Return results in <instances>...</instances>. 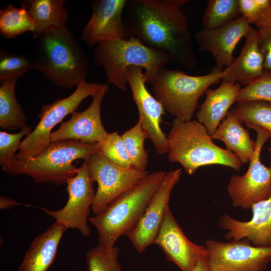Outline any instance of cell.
<instances>
[{
  "mask_svg": "<svg viewBox=\"0 0 271 271\" xmlns=\"http://www.w3.org/2000/svg\"><path fill=\"white\" fill-rule=\"evenodd\" d=\"M188 0H127L123 21L129 36L169 54L173 61L192 70L197 61L188 19L180 7Z\"/></svg>",
  "mask_w": 271,
  "mask_h": 271,
  "instance_id": "1",
  "label": "cell"
},
{
  "mask_svg": "<svg viewBox=\"0 0 271 271\" xmlns=\"http://www.w3.org/2000/svg\"><path fill=\"white\" fill-rule=\"evenodd\" d=\"M36 39L31 55L34 69L62 87L71 88L85 80L88 56L67 26L47 31Z\"/></svg>",
  "mask_w": 271,
  "mask_h": 271,
  "instance_id": "2",
  "label": "cell"
},
{
  "mask_svg": "<svg viewBox=\"0 0 271 271\" xmlns=\"http://www.w3.org/2000/svg\"><path fill=\"white\" fill-rule=\"evenodd\" d=\"M172 62L173 59L169 54L151 48L133 36L126 40L100 42L93 55V64L103 68L108 83L121 91L126 89L125 73L128 67H142L146 83L153 85Z\"/></svg>",
  "mask_w": 271,
  "mask_h": 271,
  "instance_id": "3",
  "label": "cell"
},
{
  "mask_svg": "<svg viewBox=\"0 0 271 271\" xmlns=\"http://www.w3.org/2000/svg\"><path fill=\"white\" fill-rule=\"evenodd\" d=\"M167 137L169 161L179 163L189 175L207 165H223L237 171L241 168L237 156L215 145L205 127L196 119L175 118Z\"/></svg>",
  "mask_w": 271,
  "mask_h": 271,
  "instance_id": "4",
  "label": "cell"
},
{
  "mask_svg": "<svg viewBox=\"0 0 271 271\" xmlns=\"http://www.w3.org/2000/svg\"><path fill=\"white\" fill-rule=\"evenodd\" d=\"M166 172L150 173L141 183L113 200L101 213L89 217L98 232V244L109 250L138 223Z\"/></svg>",
  "mask_w": 271,
  "mask_h": 271,
  "instance_id": "5",
  "label": "cell"
},
{
  "mask_svg": "<svg viewBox=\"0 0 271 271\" xmlns=\"http://www.w3.org/2000/svg\"><path fill=\"white\" fill-rule=\"evenodd\" d=\"M99 149V143L88 144L75 140L52 142L37 156L16 160L2 168L7 174L26 175L37 183L63 185L76 175L78 168L73 162L79 159L86 161Z\"/></svg>",
  "mask_w": 271,
  "mask_h": 271,
  "instance_id": "6",
  "label": "cell"
},
{
  "mask_svg": "<svg viewBox=\"0 0 271 271\" xmlns=\"http://www.w3.org/2000/svg\"><path fill=\"white\" fill-rule=\"evenodd\" d=\"M223 76V71L215 68L209 74L191 76L180 70L165 67L152 85V89L165 110L175 119L189 121L198 106L200 96Z\"/></svg>",
  "mask_w": 271,
  "mask_h": 271,
  "instance_id": "7",
  "label": "cell"
},
{
  "mask_svg": "<svg viewBox=\"0 0 271 271\" xmlns=\"http://www.w3.org/2000/svg\"><path fill=\"white\" fill-rule=\"evenodd\" d=\"M102 84L89 83L83 80L69 96L58 98L54 102L43 105L38 114L40 121L33 131L21 142L17 160L33 158L41 153L51 143L52 129L61 123L65 116L76 111L82 101L89 96H93Z\"/></svg>",
  "mask_w": 271,
  "mask_h": 271,
  "instance_id": "8",
  "label": "cell"
},
{
  "mask_svg": "<svg viewBox=\"0 0 271 271\" xmlns=\"http://www.w3.org/2000/svg\"><path fill=\"white\" fill-rule=\"evenodd\" d=\"M86 161L91 179L98 185L91 205L95 215L103 211L113 200L141 183L150 174L146 170L118 166L99 150Z\"/></svg>",
  "mask_w": 271,
  "mask_h": 271,
  "instance_id": "9",
  "label": "cell"
},
{
  "mask_svg": "<svg viewBox=\"0 0 271 271\" xmlns=\"http://www.w3.org/2000/svg\"><path fill=\"white\" fill-rule=\"evenodd\" d=\"M251 128L256 132V138L248 168L242 176H232L227 187L233 206L244 209H251L254 204L267 199L271 195V167L265 166L260 160L261 149L270 138V134L259 127Z\"/></svg>",
  "mask_w": 271,
  "mask_h": 271,
  "instance_id": "10",
  "label": "cell"
},
{
  "mask_svg": "<svg viewBox=\"0 0 271 271\" xmlns=\"http://www.w3.org/2000/svg\"><path fill=\"white\" fill-rule=\"evenodd\" d=\"M210 271H264L271 262V246L253 245L247 238L205 242Z\"/></svg>",
  "mask_w": 271,
  "mask_h": 271,
  "instance_id": "11",
  "label": "cell"
},
{
  "mask_svg": "<svg viewBox=\"0 0 271 271\" xmlns=\"http://www.w3.org/2000/svg\"><path fill=\"white\" fill-rule=\"evenodd\" d=\"M93 183L87 162L84 161L77 168L76 175L69 179L66 184L68 199L65 206L55 211L39 208L67 229H76L84 236H90L91 230L87 221L95 195Z\"/></svg>",
  "mask_w": 271,
  "mask_h": 271,
  "instance_id": "12",
  "label": "cell"
},
{
  "mask_svg": "<svg viewBox=\"0 0 271 271\" xmlns=\"http://www.w3.org/2000/svg\"><path fill=\"white\" fill-rule=\"evenodd\" d=\"M143 69L138 66L129 67L126 70L125 78L131 90L142 128L157 153L163 155L168 153L169 150L167 136L164 133L160 125L165 109L147 89Z\"/></svg>",
  "mask_w": 271,
  "mask_h": 271,
  "instance_id": "13",
  "label": "cell"
},
{
  "mask_svg": "<svg viewBox=\"0 0 271 271\" xmlns=\"http://www.w3.org/2000/svg\"><path fill=\"white\" fill-rule=\"evenodd\" d=\"M182 174L181 168L166 172L140 220L126 234L138 252H144L154 243L169 207L171 193Z\"/></svg>",
  "mask_w": 271,
  "mask_h": 271,
  "instance_id": "14",
  "label": "cell"
},
{
  "mask_svg": "<svg viewBox=\"0 0 271 271\" xmlns=\"http://www.w3.org/2000/svg\"><path fill=\"white\" fill-rule=\"evenodd\" d=\"M126 1H91L92 15L82 30L80 40L93 47L104 41L128 39L129 35L123 21Z\"/></svg>",
  "mask_w": 271,
  "mask_h": 271,
  "instance_id": "15",
  "label": "cell"
},
{
  "mask_svg": "<svg viewBox=\"0 0 271 271\" xmlns=\"http://www.w3.org/2000/svg\"><path fill=\"white\" fill-rule=\"evenodd\" d=\"M154 244L182 271H194L197 263L207 257L205 246L195 244L186 237L169 207Z\"/></svg>",
  "mask_w": 271,
  "mask_h": 271,
  "instance_id": "16",
  "label": "cell"
},
{
  "mask_svg": "<svg viewBox=\"0 0 271 271\" xmlns=\"http://www.w3.org/2000/svg\"><path fill=\"white\" fill-rule=\"evenodd\" d=\"M108 89L107 84H102L101 88L92 96V101L87 109L81 112H73L69 120L62 122L59 128L51 132V143L75 140L94 144L103 141L108 133L102 125L100 110L102 100Z\"/></svg>",
  "mask_w": 271,
  "mask_h": 271,
  "instance_id": "17",
  "label": "cell"
},
{
  "mask_svg": "<svg viewBox=\"0 0 271 271\" xmlns=\"http://www.w3.org/2000/svg\"><path fill=\"white\" fill-rule=\"evenodd\" d=\"M247 20L239 17L217 28L202 29L195 35L198 49L209 52L215 62L216 70L223 71L233 62V52L239 41L245 37L250 28Z\"/></svg>",
  "mask_w": 271,
  "mask_h": 271,
  "instance_id": "18",
  "label": "cell"
},
{
  "mask_svg": "<svg viewBox=\"0 0 271 271\" xmlns=\"http://www.w3.org/2000/svg\"><path fill=\"white\" fill-rule=\"evenodd\" d=\"M252 215L247 221H240L228 214L221 216L218 225L227 230L225 238L229 241L247 238L256 246H271V195L254 204Z\"/></svg>",
  "mask_w": 271,
  "mask_h": 271,
  "instance_id": "19",
  "label": "cell"
},
{
  "mask_svg": "<svg viewBox=\"0 0 271 271\" xmlns=\"http://www.w3.org/2000/svg\"><path fill=\"white\" fill-rule=\"evenodd\" d=\"M245 38V42L239 56L223 70L222 82L246 86L264 74L257 30L251 27Z\"/></svg>",
  "mask_w": 271,
  "mask_h": 271,
  "instance_id": "20",
  "label": "cell"
},
{
  "mask_svg": "<svg viewBox=\"0 0 271 271\" xmlns=\"http://www.w3.org/2000/svg\"><path fill=\"white\" fill-rule=\"evenodd\" d=\"M241 85L238 83L222 82L215 89L206 91L205 100L196 114V120L203 125L212 136L216 130L220 121L225 118L231 105L236 99Z\"/></svg>",
  "mask_w": 271,
  "mask_h": 271,
  "instance_id": "21",
  "label": "cell"
},
{
  "mask_svg": "<svg viewBox=\"0 0 271 271\" xmlns=\"http://www.w3.org/2000/svg\"><path fill=\"white\" fill-rule=\"evenodd\" d=\"M67 229L55 221L37 236L27 251L18 271H47L55 258L60 240Z\"/></svg>",
  "mask_w": 271,
  "mask_h": 271,
  "instance_id": "22",
  "label": "cell"
},
{
  "mask_svg": "<svg viewBox=\"0 0 271 271\" xmlns=\"http://www.w3.org/2000/svg\"><path fill=\"white\" fill-rule=\"evenodd\" d=\"M66 0H25L21 2L30 14L35 29L32 32L37 39L43 33L66 26L68 13L64 7Z\"/></svg>",
  "mask_w": 271,
  "mask_h": 271,
  "instance_id": "23",
  "label": "cell"
},
{
  "mask_svg": "<svg viewBox=\"0 0 271 271\" xmlns=\"http://www.w3.org/2000/svg\"><path fill=\"white\" fill-rule=\"evenodd\" d=\"M211 137L212 140L223 142L226 149L236 155L242 165L249 163L253 155L255 142L251 139L248 131L229 111Z\"/></svg>",
  "mask_w": 271,
  "mask_h": 271,
  "instance_id": "24",
  "label": "cell"
},
{
  "mask_svg": "<svg viewBox=\"0 0 271 271\" xmlns=\"http://www.w3.org/2000/svg\"><path fill=\"white\" fill-rule=\"evenodd\" d=\"M17 81H0V127L4 129L15 130L27 126L26 116L15 95Z\"/></svg>",
  "mask_w": 271,
  "mask_h": 271,
  "instance_id": "25",
  "label": "cell"
},
{
  "mask_svg": "<svg viewBox=\"0 0 271 271\" xmlns=\"http://www.w3.org/2000/svg\"><path fill=\"white\" fill-rule=\"evenodd\" d=\"M229 112L248 128L257 126L268 131L271 142V103L261 101L237 102Z\"/></svg>",
  "mask_w": 271,
  "mask_h": 271,
  "instance_id": "26",
  "label": "cell"
},
{
  "mask_svg": "<svg viewBox=\"0 0 271 271\" xmlns=\"http://www.w3.org/2000/svg\"><path fill=\"white\" fill-rule=\"evenodd\" d=\"M35 29L33 20L27 9L10 4L0 10V34L7 39L15 38Z\"/></svg>",
  "mask_w": 271,
  "mask_h": 271,
  "instance_id": "27",
  "label": "cell"
},
{
  "mask_svg": "<svg viewBox=\"0 0 271 271\" xmlns=\"http://www.w3.org/2000/svg\"><path fill=\"white\" fill-rule=\"evenodd\" d=\"M238 0H209L202 18L204 29L220 27L238 18Z\"/></svg>",
  "mask_w": 271,
  "mask_h": 271,
  "instance_id": "28",
  "label": "cell"
},
{
  "mask_svg": "<svg viewBox=\"0 0 271 271\" xmlns=\"http://www.w3.org/2000/svg\"><path fill=\"white\" fill-rule=\"evenodd\" d=\"M130 158L132 168L146 171L148 163V154L145 149L147 134L142 128L140 119L136 124L121 135Z\"/></svg>",
  "mask_w": 271,
  "mask_h": 271,
  "instance_id": "29",
  "label": "cell"
},
{
  "mask_svg": "<svg viewBox=\"0 0 271 271\" xmlns=\"http://www.w3.org/2000/svg\"><path fill=\"white\" fill-rule=\"evenodd\" d=\"M34 65L31 55L0 50V81L23 77Z\"/></svg>",
  "mask_w": 271,
  "mask_h": 271,
  "instance_id": "30",
  "label": "cell"
},
{
  "mask_svg": "<svg viewBox=\"0 0 271 271\" xmlns=\"http://www.w3.org/2000/svg\"><path fill=\"white\" fill-rule=\"evenodd\" d=\"M119 248L114 246L109 250L97 245L90 249L85 256L88 271H122L119 262Z\"/></svg>",
  "mask_w": 271,
  "mask_h": 271,
  "instance_id": "31",
  "label": "cell"
},
{
  "mask_svg": "<svg viewBox=\"0 0 271 271\" xmlns=\"http://www.w3.org/2000/svg\"><path fill=\"white\" fill-rule=\"evenodd\" d=\"M99 143V150L110 162L122 168L132 167L121 136L117 132L108 133L105 139Z\"/></svg>",
  "mask_w": 271,
  "mask_h": 271,
  "instance_id": "32",
  "label": "cell"
},
{
  "mask_svg": "<svg viewBox=\"0 0 271 271\" xmlns=\"http://www.w3.org/2000/svg\"><path fill=\"white\" fill-rule=\"evenodd\" d=\"M252 101L271 103V74H264L240 89L236 102Z\"/></svg>",
  "mask_w": 271,
  "mask_h": 271,
  "instance_id": "33",
  "label": "cell"
},
{
  "mask_svg": "<svg viewBox=\"0 0 271 271\" xmlns=\"http://www.w3.org/2000/svg\"><path fill=\"white\" fill-rule=\"evenodd\" d=\"M31 132V127L27 125L16 133L0 131V165L2 167L17 160L16 152L19 149L21 139Z\"/></svg>",
  "mask_w": 271,
  "mask_h": 271,
  "instance_id": "34",
  "label": "cell"
},
{
  "mask_svg": "<svg viewBox=\"0 0 271 271\" xmlns=\"http://www.w3.org/2000/svg\"><path fill=\"white\" fill-rule=\"evenodd\" d=\"M271 6V0H238L239 12L250 25L255 24Z\"/></svg>",
  "mask_w": 271,
  "mask_h": 271,
  "instance_id": "35",
  "label": "cell"
},
{
  "mask_svg": "<svg viewBox=\"0 0 271 271\" xmlns=\"http://www.w3.org/2000/svg\"><path fill=\"white\" fill-rule=\"evenodd\" d=\"M258 43L263 58L264 73L271 74V29L258 28Z\"/></svg>",
  "mask_w": 271,
  "mask_h": 271,
  "instance_id": "36",
  "label": "cell"
},
{
  "mask_svg": "<svg viewBox=\"0 0 271 271\" xmlns=\"http://www.w3.org/2000/svg\"><path fill=\"white\" fill-rule=\"evenodd\" d=\"M254 25L258 28L267 27L271 29V7L262 14Z\"/></svg>",
  "mask_w": 271,
  "mask_h": 271,
  "instance_id": "37",
  "label": "cell"
},
{
  "mask_svg": "<svg viewBox=\"0 0 271 271\" xmlns=\"http://www.w3.org/2000/svg\"><path fill=\"white\" fill-rule=\"evenodd\" d=\"M20 204H21L6 196H1L0 197V209L1 210L11 209Z\"/></svg>",
  "mask_w": 271,
  "mask_h": 271,
  "instance_id": "38",
  "label": "cell"
},
{
  "mask_svg": "<svg viewBox=\"0 0 271 271\" xmlns=\"http://www.w3.org/2000/svg\"><path fill=\"white\" fill-rule=\"evenodd\" d=\"M194 271H210L206 258L201 260L197 263Z\"/></svg>",
  "mask_w": 271,
  "mask_h": 271,
  "instance_id": "39",
  "label": "cell"
},
{
  "mask_svg": "<svg viewBox=\"0 0 271 271\" xmlns=\"http://www.w3.org/2000/svg\"><path fill=\"white\" fill-rule=\"evenodd\" d=\"M269 154L271 156V142H270V148H269Z\"/></svg>",
  "mask_w": 271,
  "mask_h": 271,
  "instance_id": "40",
  "label": "cell"
}]
</instances>
